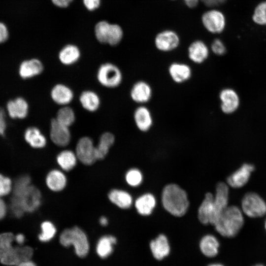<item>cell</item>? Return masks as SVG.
I'll return each mask as SVG.
<instances>
[{
	"label": "cell",
	"mask_w": 266,
	"mask_h": 266,
	"mask_svg": "<svg viewBox=\"0 0 266 266\" xmlns=\"http://www.w3.org/2000/svg\"><path fill=\"white\" fill-rule=\"evenodd\" d=\"M162 202L165 209L176 217L183 216L189 205L187 193L175 184H168L164 188L162 192Z\"/></svg>",
	"instance_id": "1"
},
{
	"label": "cell",
	"mask_w": 266,
	"mask_h": 266,
	"mask_svg": "<svg viewBox=\"0 0 266 266\" xmlns=\"http://www.w3.org/2000/svg\"><path fill=\"white\" fill-rule=\"evenodd\" d=\"M41 195L40 191L30 185L17 196L11 199L10 208L14 217H21L25 212L35 211L41 204Z\"/></svg>",
	"instance_id": "2"
},
{
	"label": "cell",
	"mask_w": 266,
	"mask_h": 266,
	"mask_svg": "<svg viewBox=\"0 0 266 266\" xmlns=\"http://www.w3.org/2000/svg\"><path fill=\"white\" fill-rule=\"evenodd\" d=\"M244 218L241 210L236 206H228L214 225L216 231L227 237L235 236L242 227Z\"/></svg>",
	"instance_id": "3"
},
{
	"label": "cell",
	"mask_w": 266,
	"mask_h": 266,
	"mask_svg": "<svg viewBox=\"0 0 266 266\" xmlns=\"http://www.w3.org/2000/svg\"><path fill=\"white\" fill-rule=\"evenodd\" d=\"M59 241L64 247L73 246L76 255L80 258L85 257L89 252L87 236L78 227L65 229L60 235Z\"/></svg>",
	"instance_id": "4"
},
{
	"label": "cell",
	"mask_w": 266,
	"mask_h": 266,
	"mask_svg": "<svg viewBox=\"0 0 266 266\" xmlns=\"http://www.w3.org/2000/svg\"><path fill=\"white\" fill-rule=\"evenodd\" d=\"M97 78L102 86L114 88L121 84L123 74L116 65L111 63H106L101 65L98 68Z\"/></svg>",
	"instance_id": "5"
},
{
	"label": "cell",
	"mask_w": 266,
	"mask_h": 266,
	"mask_svg": "<svg viewBox=\"0 0 266 266\" xmlns=\"http://www.w3.org/2000/svg\"><path fill=\"white\" fill-rule=\"evenodd\" d=\"M14 235L11 233L0 234V262L5 266H17L20 263L18 246H13Z\"/></svg>",
	"instance_id": "6"
},
{
	"label": "cell",
	"mask_w": 266,
	"mask_h": 266,
	"mask_svg": "<svg viewBox=\"0 0 266 266\" xmlns=\"http://www.w3.org/2000/svg\"><path fill=\"white\" fill-rule=\"evenodd\" d=\"M242 210L247 216L260 217L266 214V203L257 194L249 192L246 194L241 201Z\"/></svg>",
	"instance_id": "7"
},
{
	"label": "cell",
	"mask_w": 266,
	"mask_h": 266,
	"mask_svg": "<svg viewBox=\"0 0 266 266\" xmlns=\"http://www.w3.org/2000/svg\"><path fill=\"white\" fill-rule=\"evenodd\" d=\"M229 187L224 182L219 183L214 196L213 211L210 224L214 225L217 219L228 206Z\"/></svg>",
	"instance_id": "8"
},
{
	"label": "cell",
	"mask_w": 266,
	"mask_h": 266,
	"mask_svg": "<svg viewBox=\"0 0 266 266\" xmlns=\"http://www.w3.org/2000/svg\"><path fill=\"white\" fill-rule=\"evenodd\" d=\"M95 149L96 146L90 137L84 136L80 138L75 149L77 159L85 165H92L97 160Z\"/></svg>",
	"instance_id": "9"
},
{
	"label": "cell",
	"mask_w": 266,
	"mask_h": 266,
	"mask_svg": "<svg viewBox=\"0 0 266 266\" xmlns=\"http://www.w3.org/2000/svg\"><path fill=\"white\" fill-rule=\"evenodd\" d=\"M202 22L204 27L210 33H221L225 26V18L223 14L217 10L205 12L202 16Z\"/></svg>",
	"instance_id": "10"
},
{
	"label": "cell",
	"mask_w": 266,
	"mask_h": 266,
	"mask_svg": "<svg viewBox=\"0 0 266 266\" xmlns=\"http://www.w3.org/2000/svg\"><path fill=\"white\" fill-rule=\"evenodd\" d=\"M69 127L58 122L55 118L50 123V137L52 141L57 146L65 147L70 141L71 133Z\"/></svg>",
	"instance_id": "11"
},
{
	"label": "cell",
	"mask_w": 266,
	"mask_h": 266,
	"mask_svg": "<svg viewBox=\"0 0 266 266\" xmlns=\"http://www.w3.org/2000/svg\"><path fill=\"white\" fill-rule=\"evenodd\" d=\"M180 39L176 33L166 30L159 33L155 39L156 47L163 52H169L176 49L179 45Z\"/></svg>",
	"instance_id": "12"
},
{
	"label": "cell",
	"mask_w": 266,
	"mask_h": 266,
	"mask_svg": "<svg viewBox=\"0 0 266 266\" xmlns=\"http://www.w3.org/2000/svg\"><path fill=\"white\" fill-rule=\"evenodd\" d=\"M152 95L151 86L144 80H139L135 82L130 92L131 99L140 105H143L149 102L152 98Z\"/></svg>",
	"instance_id": "13"
},
{
	"label": "cell",
	"mask_w": 266,
	"mask_h": 266,
	"mask_svg": "<svg viewBox=\"0 0 266 266\" xmlns=\"http://www.w3.org/2000/svg\"><path fill=\"white\" fill-rule=\"evenodd\" d=\"M254 166L250 164H244L240 168L231 174L227 178L228 184L234 188L244 186L248 181Z\"/></svg>",
	"instance_id": "14"
},
{
	"label": "cell",
	"mask_w": 266,
	"mask_h": 266,
	"mask_svg": "<svg viewBox=\"0 0 266 266\" xmlns=\"http://www.w3.org/2000/svg\"><path fill=\"white\" fill-rule=\"evenodd\" d=\"M168 73L173 81L181 84L187 82L191 78L192 70L187 64L174 62L169 66Z\"/></svg>",
	"instance_id": "15"
},
{
	"label": "cell",
	"mask_w": 266,
	"mask_h": 266,
	"mask_svg": "<svg viewBox=\"0 0 266 266\" xmlns=\"http://www.w3.org/2000/svg\"><path fill=\"white\" fill-rule=\"evenodd\" d=\"M133 120L137 128L142 132L148 131L153 124V118L149 109L140 105L134 110Z\"/></svg>",
	"instance_id": "16"
},
{
	"label": "cell",
	"mask_w": 266,
	"mask_h": 266,
	"mask_svg": "<svg viewBox=\"0 0 266 266\" xmlns=\"http://www.w3.org/2000/svg\"><path fill=\"white\" fill-rule=\"evenodd\" d=\"M44 69L42 63L37 59H31L23 61L20 65L18 72L24 79H30L41 74Z\"/></svg>",
	"instance_id": "17"
},
{
	"label": "cell",
	"mask_w": 266,
	"mask_h": 266,
	"mask_svg": "<svg viewBox=\"0 0 266 266\" xmlns=\"http://www.w3.org/2000/svg\"><path fill=\"white\" fill-rule=\"evenodd\" d=\"M6 111L10 118L22 119L28 114L29 104L23 98L17 97L7 102Z\"/></svg>",
	"instance_id": "18"
},
{
	"label": "cell",
	"mask_w": 266,
	"mask_h": 266,
	"mask_svg": "<svg viewBox=\"0 0 266 266\" xmlns=\"http://www.w3.org/2000/svg\"><path fill=\"white\" fill-rule=\"evenodd\" d=\"M221 100V110L226 114H231L238 108L239 103V98L236 93L231 89L222 90L219 94Z\"/></svg>",
	"instance_id": "19"
},
{
	"label": "cell",
	"mask_w": 266,
	"mask_h": 266,
	"mask_svg": "<svg viewBox=\"0 0 266 266\" xmlns=\"http://www.w3.org/2000/svg\"><path fill=\"white\" fill-rule=\"evenodd\" d=\"M50 96L54 102L63 106L67 105L72 101L74 94L67 86L63 84H57L51 89Z\"/></svg>",
	"instance_id": "20"
},
{
	"label": "cell",
	"mask_w": 266,
	"mask_h": 266,
	"mask_svg": "<svg viewBox=\"0 0 266 266\" xmlns=\"http://www.w3.org/2000/svg\"><path fill=\"white\" fill-rule=\"evenodd\" d=\"M153 257L157 260H162L167 257L170 251L168 240L166 236L161 234L152 240L149 244Z\"/></svg>",
	"instance_id": "21"
},
{
	"label": "cell",
	"mask_w": 266,
	"mask_h": 266,
	"mask_svg": "<svg viewBox=\"0 0 266 266\" xmlns=\"http://www.w3.org/2000/svg\"><path fill=\"white\" fill-rule=\"evenodd\" d=\"M208 55V48L201 40H198L194 41L188 47V57L195 64L203 63L206 60Z\"/></svg>",
	"instance_id": "22"
},
{
	"label": "cell",
	"mask_w": 266,
	"mask_h": 266,
	"mask_svg": "<svg viewBox=\"0 0 266 266\" xmlns=\"http://www.w3.org/2000/svg\"><path fill=\"white\" fill-rule=\"evenodd\" d=\"M214 195L211 193L205 194L198 210V218L203 224L210 223L213 211Z\"/></svg>",
	"instance_id": "23"
},
{
	"label": "cell",
	"mask_w": 266,
	"mask_h": 266,
	"mask_svg": "<svg viewBox=\"0 0 266 266\" xmlns=\"http://www.w3.org/2000/svg\"><path fill=\"white\" fill-rule=\"evenodd\" d=\"M46 184L48 188L54 192L63 190L66 184V178L64 173L58 169L51 170L46 177Z\"/></svg>",
	"instance_id": "24"
},
{
	"label": "cell",
	"mask_w": 266,
	"mask_h": 266,
	"mask_svg": "<svg viewBox=\"0 0 266 266\" xmlns=\"http://www.w3.org/2000/svg\"><path fill=\"white\" fill-rule=\"evenodd\" d=\"M156 205L155 197L146 193L139 197L135 201V207L139 214L147 216L151 214Z\"/></svg>",
	"instance_id": "25"
},
{
	"label": "cell",
	"mask_w": 266,
	"mask_h": 266,
	"mask_svg": "<svg viewBox=\"0 0 266 266\" xmlns=\"http://www.w3.org/2000/svg\"><path fill=\"white\" fill-rule=\"evenodd\" d=\"M24 138L34 148H42L46 146L47 143L45 136L39 129L35 127H30L26 130Z\"/></svg>",
	"instance_id": "26"
},
{
	"label": "cell",
	"mask_w": 266,
	"mask_h": 266,
	"mask_svg": "<svg viewBox=\"0 0 266 266\" xmlns=\"http://www.w3.org/2000/svg\"><path fill=\"white\" fill-rule=\"evenodd\" d=\"M117 243L116 238L111 235H104L97 242L96 251L97 255L102 259L108 257L113 251V246Z\"/></svg>",
	"instance_id": "27"
},
{
	"label": "cell",
	"mask_w": 266,
	"mask_h": 266,
	"mask_svg": "<svg viewBox=\"0 0 266 266\" xmlns=\"http://www.w3.org/2000/svg\"><path fill=\"white\" fill-rule=\"evenodd\" d=\"M79 100L82 107L89 112L97 111L100 104V100L99 95L91 90L82 92Z\"/></svg>",
	"instance_id": "28"
},
{
	"label": "cell",
	"mask_w": 266,
	"mask_h": 266,
	"mask_svg": "<svg viewBox=\"0 0 266 266\" xmlns=\"http://www.w3.org/2000/svg\"><path fill=\"white\" fill-rule=\"evenodd\" d=\"M219 243L215 236L211 234L204 235L200 242V248L201 253L206 257L212 258L218 253Z\"/></svg>",
	"instance_id": "29"
},
{
	"label": "cell",
	"mask_w": 266,
	"mask_h": 266,
	"mask_svg": "<svg viewBox=\"0 0 266 266\" xmlns=\"http://www.w3.org/2000/svg\"><path fill=\"white\" fill-rule=\"evenodd\" d=\"M80 55V51L76 46L68 44L61 50L58 58L62 64L65 66H70L78 61Z\"/></svg>",
	"instance_id": "30"
},
{
	"label": "cell",
	"mask_w": 266,
	"mask_h": 266,
	"mask_svg": "<svg viewBox=\"0 0 266 266\" xmlns=\"http://www.w3.org/2000/svg\"><path fill=\"white\" fill-rule=\"evenodd\" d=\"M108 197L111 202L122 209L130 208L133 203L131 195L123 190L113 189L109 192Z\"/></svg>",
	"instance_id": "31"
},
{
	"label": "cell",
	"mask_w": 266,
	"mask_h": 266,
	"mask_svg": "<svg viewBox=\"0 0 266 266\" xmlns=\"http://www.w3.org/2000/svg\"><path fill=\"white\" fill-rule=\"evenodd\" d=\"M114 141L115 137L112 133L105 132L101 134L95 149L97 160H102L105 158Z\"/></svg>",
	"instance_id": "32"
},
{
	"label": "cell",
	"mask_w": 266,
	"mask_h": 266,
	"mask_svg": "<svg viewBox=\"0 0 266 266\" xmlns=\"http://www.w3.org/2000/svg\"><path fill=\"white\" fill-rule=\"evenodd\" d=\"M77 158L76 154L69 150L61 152L57 157V162L61 168L68 171L73 169L76 165Z\"/></svg>",
	"instance_id": "33"
},
{
	"label": "cell",
	"mask_w": 266,
	"mask_h": 266,
	"mask_svg": "<svg viewBox=\"0 0 266 266\" xmlns=\"http://www.w3.org/2000/svg\"><path fill=\"white\" fill-rule=\"evenodd\" d=\"M55 119L60 123L69 127L75 120V114L71 107L63 106L58 110Z\"/></svg>",
	"instance_id": "34"
},
{
	"label": "cell",
	"mask_w": 266,
	"mask_h": 266,
	"mask_svg": "<svg viewBox=\"0 0 266 266\" xmlns=\"http://www.w3.org/2000/svg\"><path fill=\"white\" fill-rule=\"evenodd\" d=\"M41 233L38 236V239L42 242L50 241L57 232L54 225L50 221H44L41 224Z\"/></svg>",
	"instance_id": "35"
},
{
	"label": "cell",
	"mask_w": 266,
	"mask_h": 266,
	"mask_svg": "<svg viewBox=\"0 0 266 266\" xmlns=\"http://www.w3.org/2000/svg\"><path fill=\"white\" fill-rule=\"evenodd\" d=\"M123 37L121 28L116 24H110L108 33L107 43L114 46L121 41Z\"/></svg>",
	"instance_id": "36"
},
{
	"label": "cell",
	"mask_w": 266,
	"mask_h": 266,
	"mask_svg": "<svg viewBox=\"0 0 266 266\" xmlns=\"http://www.w3.org/2000/svg\"><path fill=\"white\" fill-rule=\"evenodd\" d=\"M110 24L106 21L99 22L95 27V34L98 40L103 43H107V35Z\"/></svg>",
	"instance_id": "37"
},
{
	"label": "cell",
	"mask_w": 266,
	"mask_h": 266,
	"mask_svg": "<svg viewBox=\"0 0 266 266\" xmlns=\"http://www.w3.org/2000/svg\"><path fill=\"white\" fill-rule=\"evenodd\" d=\"M252 18L258 24L266 25V1L261 2L257 6Z\"/></svg>",
	"instance_id": "38"
},
{
	"label": "cell",
	"mask_w": 266,
	"mask_h": 266,
	"mask_svg": "<svg viewBox=\"0 0 266 266\" xmlns=\"http://www.w3.org/2000/svg\"><path fill=\"white\" fill-rule=\"evenodd\" d=\"M127 183L133 187L139 185L142 181V175L139 170L132 168L128 171L125 176Z\"/></svg>",
	"instance_id": "39"
},
{
	"label": "cell",
	"mask_w": 266,
	"mask_h": 266,
	"mask_svg": "<svg viewBox=\"0 0 266 266\" xmlns=\"http://www.w3.org/2000/svg\"><path fill=\"white\" fill-rule=\"evenodd\" d=\"M31 185V178L27 175L18 177L14 184L13 196H17Z\"/></svg>",
	"instance_id": "40"
},
{
	"label": "cell",
	"mask_w": 266,
	"mask_h": 266,
	"mask_svg": "<svg viewBox=\"0 0 266 266\" xmlns=\"http://www.w3.org/2000/svg\"><path fill=\"white\" fill-rule=\"evenodd\" d=\"M12 189V182L11 180L0 174V197L4 196L8 194Z\"/></svg>",
	"instance_id": "41"
},
{
	"label": "cell",
	"mask_w": 266,
	"mask_h": 266,
	"mask_svg": "<svg viewBox=\"0 0 266 266\" xmlns=\"http://www.w3.org/2000/svg\"><path fill=\"white\" fill-rule=\"evenodd\" d=\"M212 52L217 55H223L226 52V48L223 42L219 39L214 40L211 44Z\"/></svg>",
	"instance_id": "42"
},
{
	"label": "cell",
	"mask_w": 266,
	"mask_h": 266,
	"mask_svg": "<svg viewBox=\"0 0 266 266\" xmlns=\"http://www.w3.org/2000/svg\"><path fill=\"white\" fill-rule=\"evenodd\" d=\"M6 113L4 110L0 106V135H3L6 129Z\"/></svg>",
	"instance_id": "43"
},
{
	"label": "cell",
	"mask_w": 266,
	"mask_h": 266,
	"mask_svg": "<svg viewBox=\"0 0 266 266\" xmlns=\"http://www.w3.org/2000/svg\"><path fill=\"white\" fill-rule=\"evenodd\" d=\"M86 7L89 10H94L100 4V0H83Z\"/></svg>",
	"instance_id": "44"
},
{
	"label": "cell",
	"mask_w": 266,
	"mask_h": 266,
	"mask_svg": "<svg viewBox=\"0 0 266 266\" xmlns=\"http://www.w3.org/2000/svg\"><path fill=\"white\" fill-rule=\"evenodd\" d=\"M8 36V32L6 26L0 23V43L5 41Z\"/></svg>",
	"instance_id": "45"
},
{
	"label": "cell",
	"mask_w": 266,
	"mask_h": 266,
	"mask_svg": "<svg viewBox=\"0 0 266 266\" xmlns=\"http://www.w3.org/2000/svg\"><path fill=\"white\" fill-rule=\"evenodd\" d=\"M72 1V0H52L55 5L60 7L67 6Z\"/></svg>",
	"instance_id": "46"
},
{
	"label": "cell",
	"mask_w": 266,
	"mask_h": 266,
	"mask_svg": "<svg viewBox=\"0 0 266 266\" xmlns=\"http://www.w3.org/2000/svg\"><path fill=\"white\" fill-rule=\"evenodd\" d=\"M203 3L208 6H214L223 3L226 0H201Z\"/></svg>",
	"instance_id": "47"
},
{
	"label": "cell",
	"mask_w": 266,
	"mask_h": 266,
	"mask_svg": "<svg viewBox=\"0 0 266 266\" xmlns=\"http://www.w3.org/2000/svg\"><path fill=\"white\" fill-rule=\"evenodd\" d=\"M6 206L4 201L0 198V220L3 219L6 213Z\"/></svg>",
	"instance_id": "48"
},
{
	"label": "cell",
	"mask_w": 266,
	"mask_h": 266,
	"mask_svg": "<svg viewBox=\"0 0 266 266\" xmlns=\"http://www.w3.org/2000/svg\"><path fill=\"white\" fill-rule=\"evenodd\" d=\"M14 240L19 245H23L25 241V237L23 234L19 233L14 236Z\"/></svg>",
	"instance_id": "49"
},
{
	"label": "cell",
	"mask_w": 266,
	"mask_h": 266,
	"mask_svg": "<svg viewBox=\"0 0 266 266\" xmlns=\"http://www.w3.org/2000/svg\"><path fill=\"white\" fill-rule=\"evenodd\" d=\"M185 4L190 8L195 7L197 5L200 0H184Z\"/></svg>",
	"instance_id": "50"
},
{
	"label": "cell",
	"mask_w": 266,
	"mask_h": 266,
	"mask_svg": "<svg viewBox=\"0 0 266 266\" xmlns=\"http://www.w3.org/2000/svg\"><path fill=\"white\" fill-rule=\"evenodd\" d=\"M16 266H37L31 260L24 261L18 264Z\"/></svg>",
	"instance_id": "51"
},
{
	"label": "cell",
	"mask_w": 266,
	"mask_h": 266,
	"mask_svg": "<svg viewBox=\"0 0 266 266\" xmlns=\"http://www.w3.org/2000/svg\"><path fill=\"white\" fill-rule=\"evenodd\" d=\"M99 222L102 226H105L108 224V220L105 216H102L100 218Z\"/></svg>",
	"instance_id": "52"
},
{
	"label": "cell",
	"mask_w": 266,
	"mask_h": 266,
	"mask_svg": "<svg viewBox=\"0 0 266 266\" xmlns=\"http://www.w3.org/2000/svg\"><path fill=\"white\" fill-rule=\"evenodd\" d=\"M208 266H224L220 264H212L209 265Z\"/></svg>",
	"instance_id": "53"
},
{
	"label": "cell",
	"mask_w": 266,
	"mask_h": 266,
	"mask_svg": "<svg viewBox=\"0 0 266 266\" xmlns=\"http://www.w3.org/2000/svg\"><path fill=\"white\" fill-rule=\"evenodd\" d=\"M255 266H264L263 265H261V264H259V265H257Z\"/></svg>",
	"instance_id": "54"
},
{
	"label": "cell",
	"mask_w": 266,
	"mask_h": 266,
	"mask_svg": "<svg viewBox=\"0 0 266 266\" xmlns=\"http://www.w3.org/2000/svg\"><path fill=\"white\" fill-rule=\"evenodd\" d=\"M265 229H266V219L265 222Z\"/></svg>",
	"instance_id": "55"
}]
</instances>
